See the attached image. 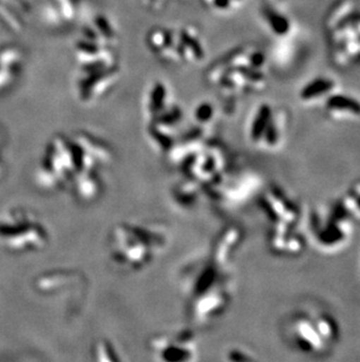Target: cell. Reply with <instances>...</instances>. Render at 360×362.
Masks as SVG:
<instances>
[{
    "mask_svg": "<svg viewBox=\"0 0 360 362\" xmlns=\"http://www.w3.org/2000/svg\"><path fill=\"white\" fill-rule=\"evenodd\" d=\"M174 95L170 87L163 80H156L146 89L144 96V117L146 121L158 117L160 114L170 110L174 105Z\"/></svg>",
    "mask_w": 360,
    "mask_h": 362,
    "instance_id": "obj_9",
    "label": "cell"
},
{
    "mask_svg": "<svg viewBox=\"0 0 360 362\" xmlns=\"http://www.w3.org/2000/svg\"><path fill=\"white\" fill-rule=\"evenodd\" d=\"M103 162L99 151L81 133L52 137L44 149L37 180L47 190L68 188L75 180L102 174Z\"/></svg>",
    "mask_w": 360,
    "mask_h": 362,
    "instance_id": "obj_1",
    "label": "cell"
},
{
    "mask_svg": "<svg viewBox=\"0 0 360 362\" xmlns=\"http://www.w3.org/2000/svg\"><path fill=\"white\" fill-rule=\"evenodd\" d=\"M328 106L331 107V108H336V110H350V112H354L356 114L360 113V103L350 99V98H347V96H332L329 100Z\"/></svg>",
    "mask_w": 360,
    "mask_h": 362,
    "instance_id": "obj_13",
    "label": "cell"
},
{
    "mask_svg": "<svg viewBox=\"0 0 360 362\" xmlns=\"http://www.w3.org/2000/svg\"><path fill=\"white\" fill-rule=\"evenodd\" d=\"M92 360L95 361H119L122 358L119 356L115 346L108 340L96 342L92 351Z\"/></svg>",
    "mask_w": 360,
    "mask_h": 362,
    "instance_id": "obj_11",
    "label": "cell"
},
{
    "mask_svg": "<svg viewBox=\"0 0 360 362\" xmlns=\"http://www.w3.org/2000/svg\"><path fill=\"white\" fill-rule=\"evenodd\" d=\"M332 87V83L330 80H316L313 83L306 86V89L303 90V98H313V96L320 95L326 92L328 89Z\"/></svg>",
    "mask_w": 360,
    "mask_h": 362,
    "instance_id": "obj_14",
    "label": "cell"
},
{
    "mask_svg": "<svg viewBox=\"0 0 360 362\" xmlns=\"http://www.w3.org/2000/svg\"><path fill=\"white\" fill-rule=\"evenodd\" d=\"M269 119H270V110L268 106H262L258 110V114L255 115L253 120L252 128H251V136L253 140L258 141L262 135L265 134V128L268 126Z\"/></svg>",
    "mask_w": 360,
    "mask_h": 362,
    "instance_id": "obj_12",
    "label": "cell"
},
{
    "mask_svg": "<svg viewBox=\"0 0 360 362\" xmlns=\"http://www.w3.org/2000/svg\"><path fill=\"white\" fill-rule=\"evenodd\" d=\"M192 119H193L194 124L210 129L211 123L215 119V107L208 101L198 103L197 106L194 107Z\"/></svg>",
    "mask_w": 360,
    "mask_h": 362,
    "instance_id": "obj_10",
    "label": "cell"
},
{
    "mask_svg": "<svg viewBox=\"0 0 360 362\" xmlns=\"http://www.w3.org/2000/svg\"><path fill=\"white\" fill-rule=\"evenodd\" d=\"M174 44L180 64H199L206 57V47L200 32L193 25L174 28Z\"/></svg>",
    "mask_w": 360,
    "mask_h": 362,
    "instance_id": "obj_7",
    "label": "cell"
},
{
    "mask_svg": "<svg viewBox=\"0 0 360 362\" xmlns=\"http://www.w3.org/2000/svg\"><path fill=\"white\" fill-rule=\"evenodd\" d=\"M150 351L155 358L164 362L193 361L198 359L197 338L188 329L153 337L150 340Z\"/></svg>",
    "mask_w": 360,
    "mask_h": 362,
    "instance_id": "obj_5",
    "label": "cell"
},
{
    "mask_svg": "<svg viewBox=\"0 0 360 362\" xmlns=\"http://www.w3.org/2000/svg\"><path fill=\"white\" fill-rule=\"evenodd\" d=\"M235 3H239V1H242V0H234Z\"/></svg>",
    "mask_w": 360,
    "mask_h": 362,
    "instance_id": "obj_18",
    "label": "cell"
},
{
    "mask_svg": "<svg viewBox=\"0 0 360 362\" xmlns=\"http://www.w3.org/2000/svg\"><path fill=\"white\" fill-rule=\"evenodd\" d=\"M205 6L215 12H227L234 6V0H201Z\"/></svg>",
    "mask_w": 360,
    "mask_h": 362,
    "instance_id": "obj_15",
    "label": "cell"
},
{
    "mask_svg": "<svg viewBox=\"0 0 360 362\" xmlns=\"http://www.w3.org/2000/svg\"><path fill=\"white\" fill-rule=\"evenodd\" d=\"M146 45L157 58L167 64H180L176 44H174V28H153L148 32Z\"/></svg>",
    "mask_w": 360,
    "mask_h": 362,
    "instance_id": "obj_8",
    "label": "cell"
},
{
    "mask_svg": "<svg viewBox=\"0 0 360 362\" xmlns=\"http://www.w3.org/2000/svg\"><path fill=\"white\" fill-rule=\"evenodd\" d=\"M17 224L0 226V235L13 240L14 246L21 249L40 250L47 245L49 233L47 228L33 216L20 214Z\"/></svg>",
    "mask_w": 360,
    "mask_h": 362,
    "instance_id": "obj_6",
    "label": "cell"
},
{
    "mask_svg": "<svg viewBox=\"0 0 360 362\" xmlns=\"http://www.w3.org/2000/svg\"><path fill=\"white\" fill-rule=\"evenodd\" d=\"M269 19H270L272 26L276 32L283 33V32H286L288 30V23H287L284 18L280 17L277 14H270Z\"/></svg>",
    "mask_w": 360,
    "mask_h": 362,
    "instance_id": "obj_16",
    "label": "cell"
},
{
    "mask_svg": "<svg viewBox=\"0 0 360 362\" xmlns=\"http://www.w3.org/2000/svg\"><path fill=\"white\" fill-rule=\"evenodd\" d=\"M144 6L152 12H160L167 7L169 0H142Z\"/></svg>",
    "mask_w": 360,
    "mask_h": 362,
    "instance_id": "obj_17",
    "label": "cell"
},
{
    "mask_svg": "<svg viewBox=\"0 0 360 362\" xmlns=\"http://www.w3.org/2000/svg\"><path fill=\"white\" fill-rule=\"evenodd\" d=\"M181 1H187V0H181Z\"/></svg>",
    "mask_w": 360,
    "mask_h": 362,
    "instance_id": "obj_19",
    "label": "cell"
},
{
    "mask_svg": "<svg viewBox=\"0 0 360 362\" xmlns=\"http://www.w3.org/2000/svg\"><path fill=\"white\" fill-rule=\"evenodd\" d=\"M169 245L170 231L157 222L119 223L109 235L110 258L126 270H143Z\"/></svg>",
    "mask_w": 360,
    "mask_h": 362,
    "instance_id": "obj_2",
    "label": "cell"
},
{
    "mask_svg": "<svg viewBox=\"0 0 360 362\" xmlns=\"http://www.w3.org/2000/svg\"><path fill=\"white\" fill-rule=\"evenodd\" d=\"M119 79L117 57L82 64L75 83L78 101L85 105L97 103L115 87Z\"/></svg>",
    "mask_w": 360,
    "mask_h": 362,
    "instance_id": "obj_3",
    "label": "cell"
},
{
    "mask_svg": "<svg viewBox=\"0 0 360 362\" xmlns=\"http://www.w3.org/2000/svg\"><path fill=\"white\" fill-rule=\"evenodd\" d=\"M224 163V154L220 147L208 141L179 167L183 169L185 177L190 178L200 187H211L219 181Z\"/></svg>",
    "mask_w": 360,
    "mask_h": 362,
    "instance_id": "obj_4",
    "label": "cell"
}]
</instances>
